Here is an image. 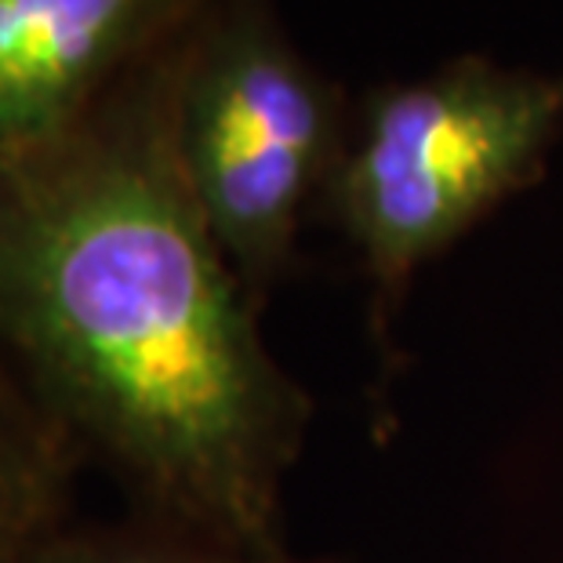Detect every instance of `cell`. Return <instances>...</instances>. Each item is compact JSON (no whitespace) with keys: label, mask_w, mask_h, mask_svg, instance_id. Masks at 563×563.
I'll list each match as a JSON object with an SVG mask.
<instances>
[{"label":"cell","mask_w":563,"mask_h":563,"mask_svg":"<svg viewBox=\"0 0 563 563\" xmlns=\"http://www.w3.org/2000/svg\"><path fill=\"white\" fill-rule=\"evenodd\" d=\"M186 30L69 131L0 161V342L161 523L277 556L309 404L178 161Z\"/></svg>","instance_id":"obj_1"},{"label":"cell","mask_w":563,"mask_h":563,"mask_svg":"<svg viewBox=\"0 0 563 563\" xmlns=\"http://www.w3.org/2000/svg\"><path fill=\"white\" fill-rule=\"evenodd\" d=\"M560 131L563 69L465 55L371 91L328 200L364 251L382 306L422 262L534 186Z\"/></svg>","instance_id":"obj_2"},{"label":"cell","mask_w":563,"mask_h":563,"mask_svg":"<svg viewBox=\"0 0 563 563\" xmlns=\"http://www.w3.org/2000/svg\"><path fill=\"white\" fill-rule=\"evenodd\" d=\"M345 142L339 88L287 41L273 0L200 8L178 47L175 146L258 306L291 258L306 208L328 197Z\"/></svg>","instance_id":"obj_3"},{"label":"cell","mask_w":563,"mask_h":563,"mask_svg":"<svg viewBox=\"0 0 563 563\" xmlns=\"http://www.w3.org/2000/svg\"><path fill=\"white\" fill-rule=\"evenodd\" d=\"M208 0H0V161L69 131Z\"/></svg>","instance_id":"obj_4"},{"label":"cell","mask_w":563,"mask_h":563,"mask_svg":"<svg viewBox=\"0 0 563 563\" xmlns=\"http://www.w3.org/2000/svg\"><path fill=\"white\" fill-rule=\"evenodd\" d=\"M77 459L74 433L0 364V563H30L66 531Z\"/></svg>","instance_id":"obj_5"},{"label":"cell","mask_w":563,"mask_h":563,"mask_svg":"<svg viewBox=\"0 0 563 563\" xmlns=\"http://www.w3.org/2000/svg\"><path fill=\"white\" fill-rule=\"evenodd\" d=\"M30 563H323L295 560L287 553L262 556L241 553L211 538H200L183 527L161 523L150 531H88V534H55Z\"/></svg>","instance_id":"obj_6"}]
</instances>
